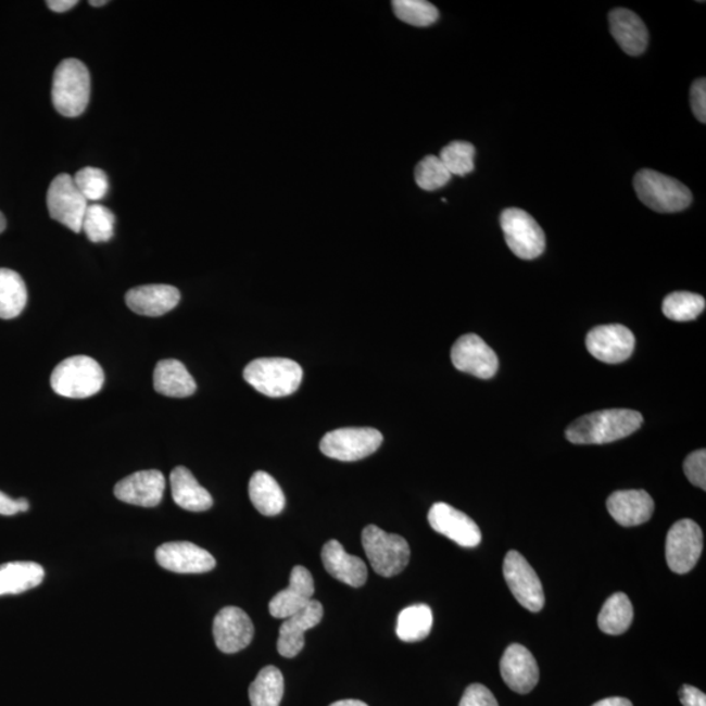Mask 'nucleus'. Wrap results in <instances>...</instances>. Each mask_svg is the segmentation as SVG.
<instances>
[{
    "mask_svg": "<svg viewBox=\"0 0 706 706\" xmlns=\"http://www.w3.org/2000/svg\"><path fill=\"white\" fill-rule=\"evenodd\" d=\"M644 417L632 409H605L580 417L565 432L576 445H602L639 431Z\"/></svg>",
    "mask_w": 706,
    "mask_h": 706,
    "instance_id": "f257e3e1",
    "label": "nucleus"
},
{
    "mask_svg": "<svg viewBox=\"0 0 706 706\" xmlns=\"http://www.w3.org/2000/svg\"><path fill=\"white\" fill-rule=\"evenodd\" d=\"M91 96V76L86 64L68 58L56 67L51 98L56 112L75 118L85 113Z\"/></svg>",
    "mask_w": 706,
    "mask_h": 706,
    "instance_id": "f03ea898",
    "label": "nucleus"
},
{
    "mask_svg": "<svg viewBox=\"0 0 706 706\" xmlns=\"http://www.w3.org/2000/svg\"><path fill=\"white\" fill-rule=\"evenodd\" d=\"M303 377V368L285 357L256 358L243 370V378L250 387L269 398L293 394L300 388Z\"/></svg>",
    "mask_w": 706,
    "mask_h": 706,
    "instance_id": "7ed1b4c3",
    "label": "nucleus"
},
{
    "mask_svg": "<svg viewBox=\"0 0 706 706\" xmlns=\"http://www.w3.org/2000/svg\"><path fill=\"white\" fill-rule=\"evenodd\" d=\"M105 375L94 358L79 355L58 364L51 374V388L58 395L83 400L93 396L104 387Z\"/></svg>",
    "mask_w": 706,
    "mask_h": 706,
    "instance_id": "20e7f679",
    "label": "nucleus"
},
{
    "mask_svg": "<svg viewBox=\"0 0 706 706\" xmlns=\"http://www.w3.org/2000/svg\"><path fill=\"white\" fill-rule=\"evenodd\" d=\"M633 185L640 201L660 214L683 211L692 203V194L686 186L656 171H640Z\"/></svg>",
    "mask_w": 706,
    "mask_h": 706,
    "instance_id": "39448f33",
    "label": "nucleus"
},
{
    "mask_svg": "<svg viewBox=\"0 0 706 706\" xmlns=\"http://www.w3.org/2000/svg\"><path fill=\"white\" fill-rule=\"evenodd\" d=\"M363 547L371 568L382 577H394L403 572L409 563V545L401 535L388 534L375 525L363 530Z\"/></svg>",
    "mask_w": 706,
    "mask_h": 706,
    "instance_id": "423d86ee",
    "label": "nucleus"
},
{
    "mask_svg": "<svg viewBox=\"0 0 706 706\" xmlns=\"http://www.w3.org/2000/svg\"><path fill=\"white\" fill-rule=\"evenodd\" d=\"M382 441V433L375 428H340L326 433L319 449L326 457L355 462L376 453Z\"/></svg>",
    "mask_w": 706,
    "mask_h": 706,
    "instance_id": "0eeeda50",
    "label": "nucleus"
},
{
    "mask_svg": "<svg viewBox=\"0 0 706 706\" xmlns=\"http://www.w3.org/2000/svg\"><path fill=\"white\" fill-rule=\"evenodd\" d=\"M502 229L512 253L531 261L544 253L545 236L534 217L519 209H506L502 214Z\"/></svg>",
    "mask_w": 706,
    "mask_h": 706,
    "instance_id": "6e6552de",
    "label": "nucleus"
},
{
    "mask_svg": "<svg viewBox=\"0 0 706 706\" xmlns=\"http://www.w3.org/2000/svg\"><path fill=\"white\" fill-rule=\"evenodd\" d=\"M48 210L54 220L63 224L64 227L80 234L83 219L88 209V201L76 188L74 177L60 175L50 184L47 196Z\"/></svg>",
    "mask_w": 706,
    "mask_h": 706,
    "instance_id": "1a4fd4ad",
    "label": "nucleus"
},
{
    "mask_svg": "<svg viewBox=\"0 0 706 706\" xmlns=\"http://www.w3.org/2000/svg\"><path fill=\"white\" fill-rule=\"evenodd\" d=\"M703 552V531L692 519H680L666 538V560L673 573L691 572Z\"/></svg>",
    "mask_w": 706,
    "mask_h": 706,
    "instance_id": "9d476101",
    "label": "nucleus"
},
{
    "mask_svg": "<svg viewBox=\"0 0 706 706\" xmlns=\"http://www.w3.org/2000/svg\"><path fill=\"white\" fill-rule=\"evenodd\" d=\"M504 579L519 605L531 613L544 607V592L541 580L526 558L517 551H509L504 560Z\"/></svg>",
    "mask_w": 706,
    "mask_h": 706,
    "instance_id": "9b49d317",
    "label": "nucleus"
},
{
    "mask_svg": "<svg viewBox=\"0 0 706 706\" xmlns=\"http://www.w3.org/2000/svg\"><path fill=\"white\" fill-rule=\"evenodd\" d=\"M452 362L454 367L464 374L483 378V380L492 378L499 369L496 353L475 333H467L454 343Z\"/></svg>",
    "mask_w": 706,
    "mask_h": 706,
    "instance_id": "f8f14e48",
    "label": "nucleus"
},
{
    "mask_svg": "<svg viewBox=\"0 0 706 706\" xmlns=\"http://www.w3.org/2000/svg\"><path fill=\"white\" fill-rule=\"evenodd\" d=\"M635 339L631 330L621 325L595 327L588 333L587 349L602 363L620 364L634 351Z\"/></svg>",
    "mask_w": 706,
    "mask_h": 706,
    "instance_id": "ddd939ff",
    "label": "nucleus"
},
{
    "mask_svg": "<svg viewBox=\"0 0 706 706\" xmlns=\"http://www.w3.org/2000/svg\"><path fill=\"white\" fill-rule=\"evenodd\" d=\"M160 567L181 575L207 573L216 567L215 557L197 544L171 542L156 550Z\"/></svg>",
    "mask_w": 706,
    "mask_h": 706,
    "instance_id": "4468645a",
    "label": "nucleus"
},
{
    "mask_svg": "<svg viewBox=\"0 0 706 706\" xmlns=\"http://www.w3.org/2000/svg\"><path fill=\"white\" fill-rule=\"evenodd\" d=\"M428 521L436 532L451 539L461 547H478L481 542L479 526L464 512L453 508L452 505L434 504L428 513Z\"/></svg>",
    "mask_w": 706,
    "mask_h": 706,
    "instance_id": "2eb2a0df",
    "label": "nucleus"
},
{
    "mask_svg": "<svg viewBox=\"0 0 706 706\" xmlns=\"http://www.w3.org/2000/svg\"><path fill=\"white\" fill-rule=\"evenodd\" d=\"M253 638V621L243 609L229 606L215 616V644L223 653L241 652L252 643Z\"/></svg>",
    "mask_w": 706,
    "mask_h": 706,
    "instance_id": "dca6fc26",
    "label": "nucleus"
},
{
    "mask_svg": "<svg viewBox=\"0 0 706 706\" xmlns=\"http://www.w3.org/2000/svg\"><path fill=\"white\" fill-rule=\"evenodd\" d=\"M165 478L159 470L138 471L118 481L114 488L115 497L126 504L153 508L162 503Z\"/></svg>",
    "mask_w": 706,
    "mask_h": 706,
    "instance_id": "f3484780",
    "label": "nucleus"
},
{
    "mask_svg": "<svg viewBox=\"0 0 706 706\" xmlns=\"http://www.w3.org/2000/svg\"><path fill=\"white\" fill-rule=\"evenodd\" d=\"M500 672L512 691L531 692L539 682V667L534 656L525 646L512 644L500 660Z\"/></svg>",
    "mask_w": 706,
    "mask_h": 706,
    "instance_id": "a211bd4d",
    "label": "nucleus"
},
{
    "mask_svg": "<svg viewBox=\"0 0 706 706\" xmlns=\"http://www.w3.org/2000/svg\"><path fill=\"white\" fill-rule=\"evenodd\" d=\"M324 618V607L312 600L310 605L293 614L279 629L278 652L286 658H294L304 650L305 632L319 625Z\"/></svg>",
    "mask_w": 706,
    "mask_h": 706,
    "instance_id": "6ab92c4d",
    "label": "nucleus"
},
{
    "mask_svg": "<svg viewBox=\"0 0 706 706\" xmlns=\"http://www.w3.org/2000/svg\"><path fill=\"white\" fill-rule=\"evenodd\" d=\"M314 580L310 570L301 565L294 567L290 577V587L281 590L268 605V612L275 619H287L301 612L313 600Z\"/></svg>",
    "mask_w": 706,
    "mask_h": 706,
    "instance_id": "aec40b11",
    "label": "nucleus"
},
{
    "mask_svg": "<svg viewBox=\"0 0 706 706\" xmlns=\"http://www.w3.org/2000/svg\"><path fill=\"white\" fill-rule=\"evenodd\" d=\"M181 300L176 287L151 285L133 288L126 293V304L134 313L160 317L175 310Z\"/></svg>",
    "mask_w": 706,
    "mask_h": 706,
    "instance_id": "412c9836",
    "label": "nucleus"
},
{
    "mask_svg": "<svg viewBox=\"0 0 706 706\" xmlns=\"http://www.w3.org/2000/svg\"><path fill=\"white\" fill-rule=\"evenodd\" d=\"M607 509L616 522L632 528L650 521L654 502L643 490L618 491L607 499Z\"/></svg>",
    "mask_w": 706,
    "mask_h": 706,
    "instance_id": "4be33fe9",
    "label": "nucleus"
},
{
    "mask_svg": "<svg viewBox=\"0 0 706 706\" xmlns=\"http://www.w3.org/2000/svg\"><path fill=\"white\" fill-rule=\"evenodd\" d=\"M324 567L327 573L345 585L352 588H362L368 579L367 565L361 557L346 554L343 545L338 541H329L324 545L323 554Z\"/></svg>",
    "mask_w": 706,
    "mask_h": 706,
    "instance_id": "5701e85b",
    "label": "nucleus"
},
{
    "mask_svg": "<svg viewBox=\"0 0 706 706\" xmlns=\"http://www.w3.org/2000/svg\"><path fill=\"white\" fill-rule=\"evenodd\" d=\"M609 30L628 55L644 53L650 42V31L641 17L627 9H616L609 14Z\"/></svg>",
    "mask_w": 706,
    "mask_h": 706,
    "instance_id": "b1692460",
    "label": "nucleus"
},
{
    "mask_svg": "<svg viewBox=\"0 0 706 706\" xmlns=\"http://www.w3.org/2000/svg\"><path fill=\"white\" fill-rule=\"evenodd\" d=\"M172 496L185 510L205 512L214 505L211 493L198 483L194 475L184 466H178L171 474Z\"/></svg>",
    "mask_w": 706,
    "mask_h": 706,
    "instance_id": "393cba45",
    "label": "nucleus"
},
{
    "mask_svg": "<svg viewBox=\"0 0 706 706\" xmlns=\"http://www.w3.org/2000/svg\"><path fill=\"white\" fill-rule=\"evenodd\" d=\"M153 387L159 394L172 398H186L196 393L197 383L185 365L178 361L157 363L153 374Z\"/></svg>",
    "mask_w": 706,
    "mask_h": 706,
    "instance_id": "a878e982",
    "label": "nucleus"
},
{
    "mask_svg": "<svg viewBox=\"0 0 706 706\" xmlns=\"http://www.w3.org/2000/svg\"><path fill=\"white\" fill-rule=\"evenodd\" d=\"M45 570L40 564L14 562L0 565V595L22 594L41 585Z\"/></svg>",
    "mask_w": 706,
    "mask_h": 706,
    "instance_id": "bb28decb",
    "label": "nucleus"
},
{
    "mask_svg": "<svg viewBox=\"0 0 706 706\" xmlns=\"http://www.w3.org/2000/svg\"><path fill=\"white\" fill-rule=\"evenodd\" d=\"M249 496L263 516H278L286 506V496L278 481L265 471H256L250 479Z\"/></svg>",
    "mask_w": 706,
    "mask_h": 706,
    "instance_id": "cd10ccee",
    "label": "nucleus"
},
{
    "mask_svg": "<svg viewBox=\"0 0 706 706\" xmlns=\"http://www.w3.org/2000/svg\"><path fill=\"white\" fill-rule=\"evenodd\" d=\"M27 286L14 269L0 268V318L12 319L21 316L27 306Z\"/></svg>",
    "mask_w": 706,
    "mask_h": 706,
    "instance_id": "c85d7f7f",
    "label": "nucleus"
},
{
    "mask_svg": "<svg viewBox=\"0 0 706 706\" xmlns=\"http://www.w3.org/2000/svg\"><path fill=\"white\" fill-rule=\"evenodd\" d=\"M632 621V602L625 593H615L609 596L598 616L601 631L612 635L627 632Z\"/></svg>",
    "mask_w": 706,
    "mask_h": 706,
    "instance_id": "c756f323",
    "label": "nucleus"
},
{
    "mask_svg": "<svg viewBox=\"0 0 706 706\" xmlns=\"http://www.w3.org/2000/svg\"><path fill=\"white\" fill-rule=\"evenodd\" d=\"M432 626V609L427 605H414L404 608L398 616L396 634L404 643H417L428 638Z\"/></svg>",
    "mask_w": 706,
    "mask_h": 706,
    "instance_id": "7c9ffc66",
    "label": "nucleus"
},
{
    "mask_svg": "<svg viewBox=\"0 0 706 706\" xmlns=\"http://www.w3.org/2000/svg\"><path fill=\"white\" fill-rule=\"evenodd\" d=\"M285 695V678L275 666H266L249 686L252 706H280Z\"/></svg>",
    "mask_w": 706,
    "mask_h": 706,
    "instance_id": "2f4dec72",
    "label": "nucleus"
},
{
    "mask_svg": "<svg viewBox=\"0 0 706 706\" xmlns=\"http://www.w3.org/2000/svg\"><path fill=\"white\" fill-rule=\"evenodd\" d=\"M705 299L692 292H673L664 300L663 311L676 323L696 319L705 310Z\"/></svg>",
    "mask_w": 706,
    "mask_h": 706,
    "instance_id": "473e14b6",
    "label": "nucleus"
},
{
    "mask_svg": "<svg viewBox=\"0 0 706 706\" xmlns=\"http://www.w3.org/2000/svg\"><path fill=\"white\" fill-rule=\"evenodd\" d=\"M114 224L115 216L105 205L89 204L83 219V230L91 242H108L114 235Z\"/></svg>",
    "mask_w": 706,
    "mask_h": 706,
    "instance_id": "72a5a7b5",
    "label": "nucleus"
},
{
    "mask_svg": "<svg viewBox=\"0 0 706 706\" xmlns=\"http://www.w3.org/2000/svg\"><path fill=\"white\" fill-rule=\"evenodd\" d=\"M394 14L414 27H429L439 21V10L426 0H394Z\"/></svg>",
    "mask_w": 706,
    "mask_h": 706,
    "instance_id": "f704fd0d",
    "label": "nucleus"
},
{
    "mask_svg": "<svg viewBox=\"0 0 706 706\" xmlns=\"http://www.w3.org/2000/svg\"><path fill=\"white\" fill-rule=\"evenodd\" d=\"M475 147L468 141L455 140L440 152L439 159L452 176H466L475 168Z\"/></svg>",
    "mask_w": 706,
    "mask_h": 706,
    "instance_id": "c9c22d12",
    "label": "nucleus"
},
{
    "mask_svg": "<svg viewBox=\"0 0 706 706\" xmlns=\"http://www.w3.org/2000/svg\"><path fill=\"white\" fill-rule=\"evenodd\" d=\"M452 175L442 164L439 156L424 157L415 168V181L420 189L434 191L451 182Z\"/></svg>",
    "mask_w": 706,
    "mask_h": 706,
    "instance_id": "e433bc0d",
    "label": "nucleus"
},
{
    "mask_svg": "<svg viewBox=\"0 0 706 706\" xmlns=\"http://www.w3.org/2000/svg\"><path fill=\"white\" fill-rule=\"evenodd\" d=\"M76 188L87 201L98 202L108 194L109 179L104 171L92 168H83L74 177Z\"/></svg>",
    "mask_w": 706,
    "mask_h": 706,
    "instance_id": "4c0bfd02",
    "label": "nucleus"
},
{
    "mask_svg": "<svg viewBox=\"0 0 706 706\" xmlns=\"http://www.w3.org/2000/svg\"><path fill=\"white\" fill-rule=\"evenodd\" d=\"M684 472L686 479L691 481L693 486L706 490V452L705 449L702 451L693 452L684 461Z\"/></svg>",
    "mask_w": 706,
    "mask_h": 706,
    "instance_id": "58836bf2",
    "label": "nucleus"
},
{
    "mask_svg": "<svg viewBox=\"0 0 706 706\" xmlns=\"http://www.w3.org/2000/svg\"><path fill=\"white\" fill-rule=\"evenodd\" d=\"M459 706H499L496 697L483 684L468 685Z\"/></svg>",
    "mask_w": 706,
    "mask_h": 706,
    "instance_id": "ea45409f",
    "label": "nucleus"
},
{
    "mask_svg": "<svg viewBox=\"0 0 706 706\" xmlns=\"http://www.w3.org/2000/svg\"><path fill=\"white\" fill-rule=\"evenodd\" d=\"M691 106L695 117L705 124L706 122V80L697 79L691 87Z\"/></svg>",
    "mask_w": 706,
    "mask_h": 706,
    "instance_id": "a19ab883",
    "label": "nucleus"
},
{
    "mask_svg": "<svg viewBox=\"0 0 706 706\" xmlns=\"http://www.w3.org/2000/svg\"><path fill=\"white\" fill-rule=\"evenodd\" d=\"M29 503L25 499L14 500L0 492V515L15 516L21 512H28Z\"/></svg>",
    "mask_w": 706,
    "mask_h": 706,
    "instance_id": "79ce46f5",
    "label": "nucleus"
},
{
    "mask_svg": "<svg viewBox=\"0 0 706 706\" xmlns=\"http://www.w3.org/2000/svg\"><path fill=\"white\" fill-rule=\"evenodd\" d=\"M679 697L683 706H706L705 693L697 690L696 686L683 685L679 691Z\"/></svg>",
    "mask_w": 706,
    "mask_h": 706,
    "instance_id": "37998d69",
    "label": "nucleus"
},
{
    "mask_svg": "<svg viewBox=\"0 0 706 706\" xmlns=\"http://www.w3.org/2000/svg\"><path fill=\"white\" fill-rule=\"evenodd\" d=\"M47 4L48 8L54 12H66L74 9L78 2H76V0H49Z\"/></svg>",
    "mask_w": 706,
    "mask_h": 706,
    "instance_id": "c03bdc74",
    "label": "nucleus"
},
{
    "mask_svg": "<svg viewBox=\"0 0 706 706\" xmlns=\"http://www.w3.org/2000/svg\"><path fill=\"white\" fill-rule=\"evenodd\" d=\"M592 706H633V704L625 697H608L601 699V702Z\"/></svg>",
    "mask_w": 706,
    "mask_h": 706,
    "instance_id": "a18cd8bd",
    "label": "nucleus"
},
{
    "mask_svg": "<svg viewBox=\"0 0 706 706\" xmlns=\"http://www.w3.org/2000/svg\"><path fill=\"white\" fill-rule=\"evenodd\" d=\"M330 706H369L361 699H340V702L333 703Z\"/></svg>",
    "mask_w": 706,
    "mask_h": 706,
    "instance_id": "49530a36",
    "label": "nucleus"
},
{
    "mask_svg": "<svg viewBox=\"0 0 706 706\" xmlns=\"http://www.w3.org/2000/svg\"><path fill=\"white\" fill-rule=\"evenodd\" d=\"M4 229H5V219L2 212H0V234H2Z\"/></svg>",
    "mask_w": 706,
    "mask_h": 706,
    "instance_id": "de8ad7c7",
    "label": "nucleus"
},
{
    "mask_svg": "<svg viewBox=\"0 0 706 706\" xmlns=\"http://www.w3.org/2000/svg\"><path fill=\"white\" fill-rule=\"evenodd\" d=\"M89 4L93 5V8H101V5L108 4L106 0H101V2H94V0H91Z\"/></svg>",
    "mask_w": 706,
    "mask_h": 706,
    "instance_id": "09e8293b",
    "label": "nucleus"
}]
</instances>
